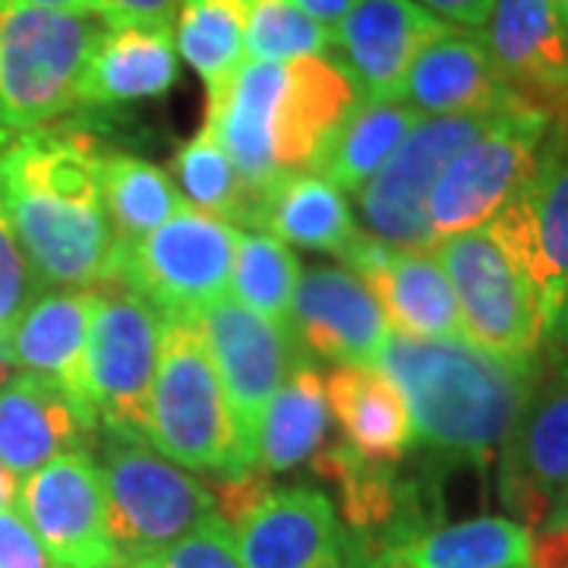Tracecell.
Masks as SVG:
<instances>
[{"label": "cell", "mask_w": 568, "mask_h": 568, "mask_svg": "<svg viewBox=\"0 0 568 568\" xmlns=\"http://www.w3.org/2000/svg\"><path fill=\"white\" fill-rule=\"evenodd\" d=\"M104 145L48 123L0 149V209L48 287L114 282L118 241L102 200Z\"/></svg>", "instance_id": "1"}, {"label": "cell", "mask_w": 568, "mask_h": 568, "mask_svg": "<svg viewBox=\"0 0 568 568\" xmlns=\"http://www.w3.org/2000/svg\"><path fill=\"white\" fill-rule=\"evenodd\" d=\"M361 92L335 58L244 61L209 95L205 130L244 181L253 224L275 183L313 171Z\"/></svg>", "instance_id": "2"}, {"label": "cell", "mask_w": 568, "mask_h": 568, "mask_svg": "<svg viewBox=\"0 0 568 568\" xmlns=\"http://www.w3.org/2000/svg\"><path fill=\"white\" fill-rule=\"evenodd\" d=\"M537 357L508 361L458 338L392 332L376 364L405 395L414 446L436 467H484L528 398Z\"/></svg>", "instance_id": "3"}, {"label": "cell", "mask_w": 568, "mask_h": 568, "mask_svg": "<svg viewBox=\"0 0 568 568\" xmlns=\"http://www.w3.org/2000/svg\"><path fill=\"white\" fill-rule=\"evenodd\" d=\"M102 20L0 0V149L80 108Z\"/></svg>", "instance_id": "4"}, {"label": "cell", "mask_w": 568, "mask_h": 568, "mask_svg": "<svg viewBox=\"0 0 568 568\" xmlns=\"http://www.w3.org/2000/svg\"><path fill=\"white\" fill-rule=\"evenodd\" d=\"M145 443L186 470L244 474L222 376L196 316H164L162 354L145 405Z\"/></svg>", "instance_id": "5"}, {"label": "cell", "mask_w": 568, "mask_h": 568, "mask_svg": "<svg viewBox=\"0 0 568 568\" xmlns=\"http://www.w3.org/2000/svg\"><path fill=\"white\" fill-rule=\"evenodd\" d=\"M108 528L123 566L145 562L215 515L212 489L140 436L99 429Z\"/></svg>", "instance_id": "6"}, {"label": "cell", "mask_w": 568, "mask_h": 568, "mask_svg": "<svg viewBox=\"0 0 568 568\" xmlns=\"http://www.w3.org/2000/svg\"><path fill=\"white\" fill-rule=\"evenodd\" d=\"M552 111L515 99L446 164L426 203L433 241L487 227L528 181Z\"/></svg>", "instance_id": "7"}, {"label": "cell", "mask_w": 568, "mask_h": 568, "mask_svg": "<svg viewBox=\"0 0 568 568\" xmlns=\"http://www.w3.org/2000/svg\"><path fill=\"white\" fill-rule=\"evenodd\" d=\"M241 231L183 205L152 234L118 246L114 282L136 291L164 316H196L227 297Z\"/></svg>", "instance_id": "8"}, {"label": "cell", "mask_w": 568, "mask_h": 568, "mask_svg": "<svg viewBox=\"0 0 568 568\" xmlns=\"http://www.w3.org/2000/svg\"><path fill=\"white\" fill-rule=\"evenodd\" d=\"M436 256L452 282L462 335L470 345L508 361H530L540 354L547 328L537 291L489 224L439 241Z\"/></svg>", "instance_id": "9"}, {"label": "cell", "mask_w": 568, "mask_h": 568, "mask_svg": "<svg viewBox=\"0 0 568 568\" xmlns=\"http://www.w3.org/2000/svg\"><path fill=\"white\" fill-rule=\"evenodd\" d=\"M489 231L525 268L552 338L568 310V108L552 111L528 181Z\"/></svg>", "instance_id": "10"}, {"label": "cell", "mask_w": 568, "mask_h": 568, "mask_svg": "<svg viewBox=\"0 0 568 568\" xmlns=\"http://www.w3.org/2000/svg\"><path fill=\"white\" fill-rule=\"evenodd\" d=\"M568 480V351L540 347L537 376L499 446L496 489L511 521L540 528Z\"/></svg>", "instance_id": "11"}, {"label": "cell", "mask_w": 568, "mask_h": 568, "mask_svg": "<svg viewBox=\"0 0 568 568\" xmlns=\"http://www.w3.org/2000/svg\"><path fill=\"white\" fill-rule=\"evenodd\" d=\"M164 313L136 291H99L85 342V395L102 429L145 439V405L162 354Z\"/></svg>", "instance_id": "12"}, {"label": "cell", "mask_w": 568, "mask_h": 568, "mask_svg": "<svg viewBox=\"0 0 568 568\" xmlns=\"http://www.w3.org/2000/svg\"><path fill=\"white\" fill-rule=\"evenodd\" d=\"M493 114L424 118L417 123L392 159L354 193L366 234L395 250H436L426 224L429 193L446 164L493 121Z\"/></svg>", "instance_id": "13"}, {"label": "cell", "mask_w": 568, "mask_h": 568, "mask_svg": "<svg viewBox=\"0 0 568 568\" xmlns=\"http://www.w3.org/2000/svg\"><path fill=\"white\" fill-rule=\"evenodd\" d=\"M205 345L222 376L227 410L237 433V452L244 470L256 465V439L265 407L278 392L291 366L304 357L287 328H278L253 310L222 297L196 313Z\"/></svg>", "instance_id": "14"}, {"label": "cell", "mask_w": 568, "mask_h": 568, "mask_svg": "<svg viewBox=\"0 0 568 568\" xmlns=\"http://www.w3.org/2000/svg\"><path fill=\"white\" fill-rule=\"evenodd\" d=\"M17 506L54 568H114L102 470L92 452H70L20 480Z\"/></svg>", "instance_id": "15"}, {"label": "cell", "mask_w": 568, "mask_h": 568, "mask_svg": "<svg viewBox=\"0 0 568 568\" xmlns=\"http://www.w3.org/2000/svg\"><path fill=\"white\" fill-rule=\"evenodd\" d=\"M342 263L373 291L392 332L410 338L462 335L458 301L436 250H395L361 227Z\"/></svg>", "instance_id": "16"}, {"label": "cell", "mask_w": 568, "mask_h": 568, "mask_svg": "<svg viewBox=\"0 0 568 568\" xmlns=\"http://www.w3.org/2000/svg\"><path fill=\"white\" fill-rule=\"evenodd\" d=\"M452 26L414 0H354L332 29V54L361 99H398L414 58Z\"/></svg>", "instance_id": "17"}, {"label": "cell", "mask_w": 568, "mask_h": 568, "mask_svg": "<svg viewBox=\"0 0 568 568\" xmlns=\"http://www.w3.org/2000/svg\"><path fill=\"white\" fill-rule=\"evenodd\" d=\"M291 335L323 361L373 366L392 328L373 291L351 268L313 265L301 272L294 291Z\"/></svg>", "instance_id": "18"}, {"label": "cell", "mask_w": 568, "mask_h": 568, "mask_svg": "<svg viewBox=\"0 0 568 568\" xmlns=\"http://www.w3.org/2000/svg\"><path fill=\"white\" fill-rule=\"evenodd\" d=\"M244 568H342L345 530L323 489L272 487L234 525Z\"/></svg>", "instance_id": "19"}, {"label": "cell", "mask_w": 568, "mask_h": 568, "mask_svg": "<svg viewBox=\"0 0 568 568\" xmlns=\"http://www.w3.org/2000/svg\"><path fill=\"white\" fill-rule=\"evenodd\" d=\"M484 41L521 102L568 108V17L552 0H496Z\"/></svg>", "instance_id": "20"}, {"label": "cell", "mask_w": 568, "mask_h": 568, "mask_svg": "<svg viewBox=\"0 0 568 568\" xmlns=\"http://www.w3.org/2000/svg\"><path fill=\"white\" fill-rule=\"evenodd\" d=\"M99 429L92 407L44 379L17 373L0 388V465L17 480L61 455L92 452Z\"/></svg>", "instance_id": "21"}, {"label": "cell", "mask_w": 568, "mask_h": 568, "mask_svg": "<svg viewBox=\"0 0 568 568\" xmlns=\"http://www.w3.org/2000/svg\"><path fill=\"white\" fill-rule=\"evenodd\" d=\"M398 99L420 118H462L493 114L518 95L499 77L484 32L452 26L414 58Z\"/></svg>", "instance_id": "22"}, {"label": "cell", "mask_w": 568, "mask_h": 568, "mask_svg": "<svg viewBox=\"0 0 568 568\" xmlns=\"http://www.w3.org/2000/svg\"><path fill=\"white\" fill-rule=\"evenodd\" d=\"M95 297V287H54L26 306L7 332L20 373L63 388L85 407H92L85 395V342Z\"/></svg>", "instance_id": "23"}, {"label": "cell", "mask_w": 568, "mask_h": 568, "mask_svg": "<svg viewBox=\"0 0 568 568\" xmlns=\"http://www.w3.org/2000/svg\"><path fill=\"white\" fill-rule=\"evenodd\" d=\"M178 73L181 67L174 29H104L92 61L82 73L80 108H118L162 99L178 82Z\"/></svg>", "instance_id": "24"}, {"label": "cell", "mask_w": 568, "mask_h": 568, "mask_svg": "<svg viewBox=\"0 0 568 568\" xmlns=\"http://www.w3.org/2000/svg\"><path fill=\"white\" fill-rule=\"evenodd\" d=\"M325 398L347 446L366 458L395 465L414 448L405 395L379 366H335L325 376Z\"/></svg>", "instance_id": "25"}, {"label": "cell", "mask_w": 568, "mask_h": 568, "mask_svg": "<svg viewBox=\"0 0 568 568\" xmlns=\"http://www.w3.org/2000/svg\"><path fill=\"white\" fill-rule=\"evenodd\" d=\"M530 534L506 515H477L455 525H426L376 552L392 568H525Z\"/></svg>", "instance_id": "26"}, {"label": "cell", "mask_w": 568, "mask_h": 568, "mask_svg": "<svg viewBox=\"0 0 568 568\" xmlns=\"http://www.w3.org/2000/svg\"><path fill=\"white\" fill-rule=\"evenodd\" d=\"M256 227H265V234L287 246L316 250L338 260L361 234L345 190L316 171H297L275 183L263 200Z\"/></svg>", "instance_id": "27"}, {"label": "cell", "mask_w": 568, "mask_h": 568, "mask_svg": "<svg viewBox=\"0 0 568 568\" xmlns=\"http://www.w3.org/2000/svg\"><path fill=\"white\" fill-rule=\"evenodd\" d=\"M328 417L332 414H328L323 373L304 354L291 366V373L284 376V383L265 407L253 467L272 477L306 465L325 446Z\"/></svg>", "instance_id": "28"}, {"label": "cell", "mask_w": 568, "mask_h": 568, "mask_svg": "<svg viewBox=\"0 0 568 568\" xmlns=\"http://www.w3.org/2000/svg\"><path fill=\"white\" fill-rule=\"evenodd\" d=\"M420 121L402 99H357L313 171L338 190L357 193Z\"/></svg>", "instance_id": "29"}, {"label": "cell", "mask_w": 568, "mask_h": 568, "mask_svg": "<svg viewBox=\"0 0 568 568\" xmlns=\"http://www.w3.org/2000/svg\"><path fill=\"white\" fill-rule=\"evenodd\" d=\"M102 200L118 246L152 234L186 205L181 190L159 164L118 149L102 152Z\"/></svg>", "instance_id": "30"}, {"label": "cell", "mask_w": 568, "mask_h": 568, "mask_svg": "<svg viewBox=\"0 0 568 568\" xmlns=\"http://www.w3.org/2000/svg\"><path fill=\"white\" fill-rule=\"evenodd\" d=\"M246 13L250 0H183L174 44L186 67L219 92L246 61Z\"/></svg>", "instance_id": "31"}, {"label": "cell", "mask_w": 568, "mask_h": 568, "mask_svg": "<svg viewBox=\"0 0 568 568\" xmlns=\"http://www.w3.org/2000/svg\"><path fill=\"white\" fill-rule=\"evenodd\" d=\"M297 282L301 263L291 246L265 231L241 234L231 265V291L237 304L291 332V304Z\"/></svg>", "instance_id": "32"}, {"label": "cell", "mask_w": 568, "mask_h": 568, "mask_svg": "<svg viewBox=\"0 0 568 568\" xmlns=\"http://www.w3.org/2000/svg\"><path fill=\"white\" fill-rule=\"evenodd\" d=\"M171 171H174V186L181 190L186 205L234 227L253 224V203L244 181L237 178L231 159L205 126L193 140L183 142L181 152L171 162Z\"/></svg>", "instance_id": "33"}, {"label": "cell", "mask_w": 568, "mask_h": 568, "mask_svg": "<svg viewBox=\"0 0 568 568\" xmlns=\"http://www.w3.org/2000/svg\"><path fill=\"white\" fill-rule=\"evenodd\" d=\"M332 48V29L304 13L294 0H250L246 13V61L284 63L323 58Z\"/></svg>", "instance_id": "34"}, {"label": "cell", "mask_w": 568, "mask_h": 568, "mask_svg": "<svg viewBox=\"0 0 568 568\" xmlns=\"http://www.w3.org/2000/svg\"><path fill=\"white\" fill-rule=\"evenodd\" d=\"M145 568H244L234 544V530L222 515H209L178 544L162 549L159 556L140 562Z\"/></svg>", "instance_id": "35"}, {"label": "cell", "mask_w": 568, "mask_h": 568, "mask_svg": "<svg viewBox=\"0 0 568 568\" xmlns=\"http://www.w3.org/2000/svg\"><path fill=\"white\" fill-rule=\"evenodd\" d=\"M39 275L32 272L13 227L0 209V335L10 332V325L17 323L22 310L39 297Z\"/></svg>", "instance_id": "36"}, {"label": "cell", "mask_w": 568, "mask_h": 568, "mask_svg": "<svg viewBox=\"0 0 568 568\" xmlns=\"http://www.w3.org/2000/svg\"><path fill=\"white\" fill-rule=\"evenodd\" d=\"M0 568H54L20 506H0Z\"/></svg>", "instance_id": "37"}, {"label": "cell", "mask_w": 568, "mask_h": 568, "mask_svg": "<svg viewBox=\"0 0 568 568\" xmlns=\"http://www.w3.org/2000/svg\"><path fill=\"white\" fill-rule=\"evenodd\" d=\"M92 17L108 29L145 26V29H174L183 0H89Z\"/></svg>", "instance_id": "38"}, {"label": "cell", "mask_w": 568, "mask_h": 568, "mask_svg": "<svg viewBox=\"0 0 568 568\" xmlns=\"http://www.w3.org/2000/svg\"><path fill=\"white\" fill-rule=\"evenodd\" d=\"M530 568H568V515H549L530 540Z\"/></svg>", "instance_id": "39"}, {"label": "cell", "mask_w": 568, "mask_h": 568, "mask_svg": "<svg viewBox=\"0 0 568 568\" xmlns=\"http://www.w3.org/2000/svg\"><path fill=\"white\" fill-rule=\"evenodd\" d=\"M414 3L429 10L433 17H439L448 26H455V29L480 32L487 26L496 0H414Z\"/></svg>", "instance_id": "40"}, {"label": "cell", "mask_w": 568, "mask_h": 568, "mask_svg": "<svg viewBox=\"0 0 568 568\" xmlns=\"http://www.w3.org/2000/svg\"><path fill=\"white\" fill-rule=\"evenodd\" d=\"M342 568H392L376 552V547L366 540V537H361V534H351V530H345V566Z\"/></svg>", "instance_id": "41"}, {"label": "cell", "mask_w": 568, "mask_h": 568, "mask_svg": "<svg viewBox=\"0 0 568 568\" xmlns=\"http://www.w3.org/2000/svg\"><path fill=\"white\" fill-rule=\"evenodd\" d=\"M294 3L316 22H323L325 29H335L342 22V17L351 10L354 0H294Z\"/></svg>", "instance_id": "42"}, {"label": "cell", "mask_w": 568, "mask_h": 568, "mask_svg": "<svg viewBox=\"0 0 568 568\" xmlns=\"http://www.w3.org/2000/svg\"><path fill=\"white\" fill-rule=\"evenodd\" d=\"M10 3H26V7H39V10H58V13L92 17V3H89V0H10Z\"/></svg>", "instance_id": "43"}, {"label": "cell", "mask_w": 568, "mask_h": 568, "mask_svg": "<svg viewBox=\"0 0 568 568\" xmlns=\"http://www.w3.org/2000/svg\"><path fill=\"white\" fill-rule=\"evenodd\" d=\"M17 493H20V480L0 465V506H13L17 503Z\"/></svg>", "instance_id": "44"}, {"label": "cell", "mask_w": 568, "mask_h": 568, "mask_svg": "<svg viewBox=\"0 0 568 568\" xmlns=\"http://www.w3.org/2000/svg\"><path fill=\"white\" fill-rule=\"evenodd\" d=\"M20 369L13 364V357H10V347H7V335H0V388L7 386L13 376H17Z\"/></svg>", "instance_id": "45"}, {"label": "cell", "mask_w": 568, "mask_h": 568, "mask_svg": "<svg viewBox=\"0 0 568 568\" xmlns=\"http://www.w3.org/2000/svg\"><path fill=\"white\" fill-rule=\"evenodd\" d=\"M556 511H568V480H566V487L559 489V496H556V503H552V511H549V515H556Z\"/></svg>", "instance_id": "46"}, {"label": "cell", "mask_w": 568, "mask_h": 568, "mask_svg": "<svg viewBox=\"0 0 568 568\" xmlns=\"http://www.w3.org/2000/svg\"><path fill=\"white\" fill-rule=\"evenodd\" d=\"M552 3H556V7H559V10L568 17V0H552Z\"/></svg>", "instance_id": "47"}, {"label": "cell", "mask_w": 568, "mask_h": 568, "mask_svg": "<svg viewBox=\"0 0 568 568\" xmlns=\"http://www.w3.org/2000/svg\"><path fill=\"white\" fill-rule=\"evenodd\" d=\"M559 325L566 328V342H568V310H566V316H562V323H559Z\"/></svg>", "instance_id": "48"}, {"label": "cell", "mask_w": 568, "mask_h": 568, "mask_svg": "<svg viewBox=\"0 0 568 568\" xmlns=\"http://www.w3.org/2000/svg\"><path fill=\"white\" fill-rule=\"evenodd\" d=\"M114 568H145V566H140V562H133V566H114Z\"/></svg>", "instance_id": "49"}, {"label": "cell", "mask_w": 568, "mask_h": 568, "mask_svg": "<svg viewBox=\"0 0 568 568\" xmlns=\"http://www.w3.org/2000/svg\"><path fill=\"white\" fill-rule=\"evenodd\" d=\"M556 515H568V511H556Z\"/></svg>", "instance_id": "50"}]
</instances>
